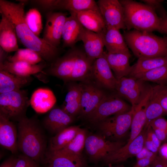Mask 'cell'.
I'll return each mask as SVG.
<instances>
[{"label": "cell", "instance_id": "6da1fadb", "mask_svg": "<svg viewBox=\"0 0 167 167\" xmlns=\"http://www.w3.org/2000/svg\"><path fill=\"white\" fill-rule=\"evenodd\" d=\"M16 3L0 0V13L12 23L17 37L26 48L37 53L48 64L58 58L59 50L35 35L27 25L25 20L24 7L28 0H19Z\"/></svg>", "mask_w": 167, "mask_h": 167}, {"label": "cell", "instance_id": "7a4b0ae2", "mask_svg": "<svg viewBox=\"0 0 167 167\" xmlns=\"http://www.w3.org/2000/svg\"><path fill=\"white\" fill-rule=\"evenodd\" d=\"M18 124L17 145L23 155L36 161L46 154L45 136L38 120L26 116L20 119Z\"/></svg>", "mask_w": 167, "mask_h": 167}, {"label": "cell", "instance_id": "3957f363", "mask_svg": "<svg viewBox=\"0 0 167 167\" xmlns=\"http://www.w3.org/2000/svg\"><path fill=\"white\" fill-rule=\"evenodd\" d=\"M119 1L124 9L126 29L150 32H159L161 18L154 9L145 4L132 0Z\"/></svg>", "mask_w": 167, "mask_h": 167}, {"label": "cell", "instance_id": "277c9868", "mask_svg": "<svg viewBox=\"0 0 167 167\" xmlns=\"http://www.w3.org/2000/svg\"><path fill=\"white\" fill-rule=\"evenodd\" d=\"M123 36L127 46L138 58L167 56V43L164 37L135 30L124 32Z\"/></svg>", "mask_w": 167, "mask_h": 167}, {"label": "cell", "instance_id": "5b68a950", "mask_svg": "<svg viewBox=\"0 0 167 167\" xmlns=\"http://www.w3.org/2000/svg\"><path fill=\"white\" fill-rule=\"evenodd\" d=\"M30 101L24 90L0 94V114L10 120L18 121L26 116Z\"/></svg>", "mask_w": 167, "mask_h": 167}, {"label": "cell", "instance_id": "8992f818", "mask_svg": "<svg viewBox=\"0 0 167 167\" xmlns=\"http://www.w3.org/2000/svg\"><path fill=\"white\" fill-rule=\"evenodd\" d=\"M134 108L126 112L109 117L97 124L105 137L118 140L123 138L130 129Z\"/></svg>", "mask_w": 167, "mask_h": 167}, {"label": "cell", "instance_id": "52a82bcc", "mask_svg": "<svg viewBox=\"0 0 167 167\" xmlns=\"http://www.w3.org/2000/svg\"><path fill=\"white\" fill-rule=\"evenodd\" d=\"M132 108L117 94L107 95L88 117L90 122L97 124L111 115L124 113Z\"/></svg>", "mask_w": 167, "mask_h": 167}, {"label": "cell", "instance_id": "ba28073f", "mask_svg": "<svg viewBox=\"0 0 167 167\" xmlns=\"http://www.w3.org/2000/svg\"><path fill=\"white\" fill-rule=\"evenodd\" d=\"M125 144L120 141L107 140L101 135H92L87 136L84 148L91 159L98 161L103 160Z\"/></svg>", "mask_w": 167, "mask_h": 167}, {"label": "cell", "instance_id": "9c48e42d", "mask_svg": "<svg viewBox=\"0 0 167 167\" xmlns=\"http://www.w3.org/2000/svg\"><path fill=\"white\" fill-rule=\"evenodd\" d=\"M97 3L106 27L126 29L124 9L119 0H99Z\"/></svg>", "mask_w": 167, "mask_h": 167}, {"label": "cell", "instance_id": "30bf717a", "mask_svg": "<svg viewBox=\"0 0 167 167\" xmlns=\"http://www.w3.org/2000/svg\"><path fill=\"white\" fill-rule=\"evenodd\" d=\"M144 82L134 77H123L117 79L115 90L120 97L128 100L134 108L139 103L147 88Z\"/></svg>", "mask_w": 167, "mask_h": 167}, {"label": "cell", "instance_id": "8fae6325", "mask_svg": "<svg viewBox=\"0 0 167 167\" xmlns=\"http://www.w3.org/2000/svg\"><path fill=\"white\" fill-rule=\"evenodd\" d=\"M88 79L80 84L81 95L79 114L86 118L96 109L107 95L101 88L88 81Z\"/></svg>", "mask_w": 167, "mask_h": 167}, {"label": "cell", "instance_id": "7c38bea8", "mask_svg": "<svg viewBox=\"0 0 167 167\" xmlns=\"http://www.w3.org/2000/svg\"><path fill=\"white\" fill-rule=\"evenodd\" d=\"M67 13L47 12L43 39L48 43L57 47L60 44L65 23L68 17Z\"/></svg>", "mask_w": 167, "mask_h": 167}, {"label": "cell", "instance_id": "4fadbf2b", "mask_svg": "<svg viewBox=\"0 0 167 167\" xmlns=\"http://www.w3.org/2000/svg\"><path fill=\"white\" fill-rule=\"evenodd\" d=\"M79 49L71 48L62 57L58 58L43 71L45 74L69 81Z\"/></svg>", "mask_w": 167, "mask_h": 167}, {"label": "cell", "instance_id": "5bb4252c", "mask_svg": "<svg viewBox=\"0 0 167 167\" xmlns=\"http://www.w3.org/2000/svg\"><path fill=\"white\" fill-rule=\"evenodd\" d=\"M146 133V130H143L135 139L129 143H126L103 161L108 165H112L124 162L131 157L136 156L144 146Z\"/></svg>", "mask_w": 167, "mask_h": 167}, {"label": "cell", "instance_id": "9a60e30c", "mask_svg": "<svg viewBox=\"0 0 167 167\" xmlns=\"http://www.w3.org/2000/svg\"><path fill=\"white\" fill-rule=\"evenodd\" d=\"M107 60L105 52L92 64V75L101 86L107 89L115 90L117 79L113 75Z\"/></svg>", "mask_w": 167, "mask_h": 167}, {"label": "cell", "instance_id": "2e32d148", "mask_svg": "<svg viewBox=\"0 0 167 167\" xmlns=\"http://www.w3.org/2000/svg\"><path fill=\"white\" fill-rule=\"evenodd\" d=\"M104 33H96L84 27L80 36V41L83 44L85 54L91 60L94 61L104 54Z\"/></svg>", "mask_w": 167, "mask_h": 167}, {"label": "cell", "instance_id": "e0dca14e", "mask_svg": "<svg viewBox=\"0 0 167 167\" xmlns=\"http://www.w3.org/2000/svg\"><path fill=\"white\" fill-rule=\"evenodd\" d=\"M74 118L62 108L53 107L45 117L43 123L48 131L56 135L69 126Z\"/></svg>", "mask_w": 167, "mask_h": 167}, {"label": "cell", "instance_id": "ac0fdd59", "mask_svg": "<svg viewBox=\"0 0 167 167\" xmlns=\"http://www.w3.org/2000/svg\"><path fill=\"white\" fill-rule=\"evenodd\" d=\"M151 91L148 89L145 92L139 103L134 108V111L130 127V137L127 143H129L137 138L145 126L146 118L145 109Z\"/></svg>", "mask_w": 167, "mask_h": 167}, {"label": "cell", "instance_id": "d6986e66", "mask_svg": "<svg viewBox=\"0 0 167 167\" xmlns=\"http://www.w3.org/2000/svg\"><path fill=\"white\" fill-rule=\"evenodd\" d=\"M18 132L15 126L10 119L0 114V145L12 153L18 151Z\"/></svg>", "mask_w": 167, "mask_h": 167}, {"label": "cell", "instance_id": "ffe728a7", "mask_svg": "<svg viewBox=\"0 0 167 167\" xmlns=\"http://www.w3.org/2000/svg\"><path fill=\"white\" fill-rule=\"evenodd\" d=\"M48 65L45 61L33 65L24 62H11L6 60L0 64V70H5L20 76L28 77L40 72H43Z\"/></svg>", "mask_w": 167, "mask_h": 167}, {"label": "cell", "instance_id": "44dd1931", "mask_svg": "<svg viewBox=\"0 0 167 167\" xmlns=\"http://www.w3.org/2000/svg\"><path fill=\"white\" fill-rule=\"evenodd\" d=\"M1 14L0 47L7 53L15 52L19 48L15 30L10 20L4 15Z\"/></svg>", "mask_w": 167, "mask_h": 167}, {"label": "cell", "instance_id": "7402d4cb", "mask_svg": "<svg viewBox=\"0 0 167 167\" xmlns=\"http://www.w3.org/2000/svg\"><path fill=\"white\" fill-rule=\"evenodd\" d=\"M70 14L65 23L62 39L64 47L72 48L78 41H80L84 27L79 21L75 14Z\"/></svg>", "mask_w": 167, "mask_h": 167}, {"label": "cell", "instance_id": "603a6c76", "mask_svg": "<svg viewBox=\"0 0 167 167\" xmlns=\"http://www.w3.org/2000/svg\"><path fill=\"white\" fill-rule=\"evenodd\" d=\"M30 101V105L36 112L43 113L53 107L56 99L51 90L47 88H40L34 91Z\"/></svg>", "mask_w": 167, "mask_h": 167}, {"label": "cell", "instance_id": "cb8c5ba5", "mask_svg": "<svg viewBox=\"0 0 167 167\" xmlns=\"http://www.w3.org/2000/svg\"><path fill=\"white\" fill-rule=\"evenodd\" d=\"M107 60L117 79L129 75L131 66L130 65L129 59L130 53H113L105 52Z\"/></svg>", "mask_w": 167, "mask_h": 167}, {"label": "cell", "instance_id": "d4e9b609", "mask_svg": "<svg viewBox=\"0 0 167 167\" xmlns=\"http://www.w3.org/2000/svg\"><path fill=\"white\" fill-rule=\"evenodd\" d=\"M106 27L103 38L104 45L107 52L113 53H130L119 30L113 27Z\"/></svg>", "mask_w": 167, "mask_h": 167}, {"label": "cell", "instance_id": "484cf974", "mask_svg": "<svg viewBox=\"0 0 167 167\" xmlns=\"http://www.w3.org/2000/svg\"><path fill=\"white\" fill-rule=\"evenodd\" d=\"M73 14L85 29L96 33L105 32L106 27L100 12L89 10Z\"/></svg>", "mask_w": 167, "mask_h": 167}, {"label": "cell", "instance_id": "4316f807", "mask_svg": "<svg viewBox=\"0 0 167 167\" xmlns=\"http://www.w3.org/2000/svg\"><path fill=\"white\" fill-rule=\"evenodd\" d=\"M45 155L50 167H86L82 155H68L56 151H49Z\"/></svg>", "mask_w": 167, "mask_h": 167}, {"label": "cell", "instance_id": "83f0119b", "mask_svg": "<svg viewBox=\"0 0 167 167\" xmlns=\"http://www.w3.org/2000/svg\"><path fill=\"white\" fill-rule=\"evenodd\" d=\"M81 95V88L80 84L70 82L68 85L65 103L62 109L74 117L79 114Z\"/></svg>", "mask_w": 167, "mask_h": 167}, {"label": "cell", "instance_id": "f1b7e54d", "mask_svg": "<svg viewBox=\"0 0 167 167\" xmlns=\"http://www.w3.org/2000/svg\"><path fill=\"white\" fill-rule=\"evenodd\" d=\"M93 61L90 59L84 52L79 49L69 81H84L92 75Z\"/></svg>", "mask_w": 167, "mask_h": 167}, {"label": "cell", "instance_id": "f546056e", "mask_svg": "<svg viewBox=\"0 0 167 167\" xmlns=\"http://www.w3.org/2000/svg\"><path fill=\"white\" fill-rule=\"evenodd\" d=\"M31 76H20L0 70V94L19 90L32 81Z\"/></svg>", "mask_w": 167, "mask_h": 167}, {"label": "cell", "instance_id": "4dcf8cb0", "mask_svg": "<svg viewBox=\"0 0 167 167\" xmlns=\"http://www.w3.org/2000/svg\"><path fill=\"white\" fill-rule=\"evenodd\" d=\"M167 64V56L138 58L137 62L131 66L128 77L135 78L139 75Z\"/></svg>", "mask_w": 167, "mask_h": 167}, {"label": "cell", "instance_id": "1f68e13d", "mask_svg": "<svg viewBox=\"0 0 167 167\" xmlns=\"http://www.w3.org/2000/svg\"><path fill=\"white\" fill-rule=\"evenodd\" d=\"M59 9L67 10L70 14L89 10L100 13L97 2L93 0H57L56 10Z\"/></svg>", "mask_w": 167, "mask_h": 167}, {"label": "cell", "instance_id": "d6a6232c", "mask_svg": "<svg viewBox=\"0 0 167 167\" xmlns=\"http://www.w3.org/2000/svg\"><path fill=\"white\" fill-rule=\"evenodd\" d=\"M80 128L79 126H69L51 138L49 141V151L61 150L67 145L75 138Z\"/></svg>", "mask_w": 167, "mask_h": 167}, {"label": "cell", "instance_id": "836d02e7", "mask_svg": "<svg viewBox=\"0 0 167 167\" xmlns=\"http://www.w3.org/2000/svg\"><path fill=\"white\" fill-rule=\"evenodd\" d=\"M165 113L159 101L157 86L152 87L150 95L145 109L146 123L145 127H147L151 121L162 117Z\"/></svg>", "mask_w": 167, "mask_h": 167}, {"label": "cell", "instance_id": "e575fe53", "mask_svg": "<svg viewBox=\"0 0 167 167\" xmlns=\"http://www.w3.org/2000/svg\"><path fill=\"white\" fill-rule=\"evenodd\" d=\"M86 134V131L80 128L71 142L62 149L56 151L66 155L81 156L85 147Z\"/></svg>", "mask_w": 167, "mask_h": 167}, {"label": "cell", "instance_id": "d590c367", "mask_svg": "<svg viewBox=\"0 0 167 167\" xmlns=\"http://www.w3.org/2000/svg\"><path fill=\"white\" fill-rule=\"evenodd\" d=\"M135 78L144 82L150 81L158 85H166L167 64L139 75Z\"/></svg>", "mask_w": 167, "mask_h": 167}, {"label": "cell", "instance_id": "8d00e7d4", "mask_svg": "<svg viewBox=\"0 0 167 167\" xmlns=\"http://www.w3.org/2000/svg\"><path fill=\"white\" fill-rule=\"evenodd\" d=\"M7 60L11 62L21 61L33 65L45 61L37 53L27 48L19 49L13 56L7 57Z\"/></svg>", "mask_w": 167, "mask_h": 167}, {"label": "cell", "instance_id": "74e56055", "mask_svg": "<svg viewBox=\"0 0 167 167\" xmlns=\"http://www.w3.org/2000/svg\"><path fill=\"white\" fill-rule=\"evenodd\" d=\"M26 22L32 31L38 36L42 28L41 15L36 8H32L25 15Z\"/></svg>", "mask_w": 167, "mask_h": 167}, {"label": "cell", "instance_id": "f35d334b", "mask_svg": "<svg viewBox=\"0 0 167 167\" xmlns=\"http://www.w3.org/2000/svg\"><path fill=\"white\" fill-rule=\"evenodd\" d=\"M14 167H38L37 162L23 155L15 158Z\"/></svg>", "mask_w": 167, "mask_h": 167}, {"label": "cell", "instance_id": "ab89813d", "mask_svg": "<svg viewBox=\"0 0 167 167\" xmlns=\"http://www.w3.org/2000/svg\"><path fill=\"white\" fill-rule=\"evenodd\" d=\"M160 103L165 113H167V85H157Z\"/></svg>", "mask_w": 167, "mask_h": 167}, {"label": "cell", "instance_id": "60d3db41", "mask_svg": "<svg viewBox=\"0 0 167 167\" xmlns=\"http://www.w3.org/2000/svg\"><path fill=\"white\" fill-rule=\"evenodd\" d=\"M148 125L152 127H155L167 131V120L162 116L152 121Z\"/></svg>", "mask_w": 167, "mask_h": 167}, {"label": "cell", "instance_id": "b9f144b4", "mask_svg": "<svg viewBox=\"0 0 167 167\" xmlns=\"http://www.w3.org/2000/svg\"><path fill=\"white\" fill-rule=\"evenodd\" d=\"M157 154L153 153L149 151L145 147L139 152L136 156L137 160L146 157H156Z\"/></svg>", "mask_w": 167, "mask_h": 167}, {"label": "cell", "instance_id": "7bdbcfd3", "mask_svg": "<svg viewBox=\"0 0 167 167\" xmlns=\"http://www.w3.org/2000/svg\"><path fill=\"white\" fill-rule=\"evenodd\" d=\"M156 157V158L146 157L137 160V163L134 166L136 167H147L150 166Z\"/></svg>", "mask_w": 167, "mask_h": 167}, {"label": "cell", "instance_id": "ee69618b", "mask_svg": "<svg viewBox=\"0 0 167 167\" xmlns=\"http://www.w3.org/2000/svg\"><path fill=\"white\" fill-rule=\"evenodd\" d=\"M151 127L161 143L166 141L167 140V131L155 127Z\"/></svg>", "mask_w": 167, "mask_h": 167}, {"label": "cell", "instance_id": "f6af8a7d", "mask_svg": "<svg viewBox=\"0 0 167 167\" xmlns=\"http://www.w3.org/2000/svg\"><path fill=\"white\" fill-rule=\"evenodd\" d=\"M144 147L151 152L156 154H158V153L159 149L156 147L153 142L146 135L144 141Z\"/></svg>", "mask_w": 167, "mask_h": 167}, {"label": "cell", "instance_id": "bcb514c9", "mask_svg": "<svg viewBox=\"0 0 167 167\" xmlns=\"http://www.w3.org/2000/svg\"><path fill=\"white\" fill-rule=\"evenodd\" d=\"M160 18L161 22L159 32L167 35V15L165 14Z\"/></svg>", "mask_w": 167, "mask_h": 167}, {"label": "cell", "instance_id": "7dc6e473", "mask_svg": "<svg viewBox=\"0 0 167 167\" xmlns=\"http://www.w3.org/2000/svg\"><path fill=\"white\" fill-rule=\"evenodd\" d=\"M150 166L151 167H167V161L157 156Z\"/></svg>", "mask_w": 167, "mask_h": 167}, {"label": "cell", "instance_id": "c3c4849f", "mask_svg": "<svg viewBox=\"0 0 167 167\" xmlns=\"http://www.w3.org/2000/svg\"><path fill=\"white\" fill-rule=\"evenodd\" d=\"M141 1L155 10V9L159 7L163 2V0H143Z\"/></svg>", "mask_w": 167, "mask_h": 167}, {"label": "cell", "instance_id": "681fc988", "mask_svg": "<svg viewBox=\"0 0 167 167\" xmlns=\"http://www.w3.org/2000/svg\"><path fill=\"white\" fill-rule=\"evenodd\" d=\"M158 153L160 157L167 161V142L164 143L161 146Z\"/></svg>", "mask_w": 167, "mask_h": 167}, {"label": "cell", "instance_id": "f907efd6", "mask_svg": "<svg viewBox=\"0 0 167 167\" xmlns=\"http://www.w3.org/2000/svg\"><path fill=\"white\" fill-rule=\"evenodd\" d=\"M15 158L11 157L4 161L0 167H14Z\"/></svg>", "mask_w": 167, "mask_h": 167}, {"label": "cell", "instance_id": "816d5d0a", "mask_svg": "<svg viewBox=\"0 0 167 167\" xmlns=\"http://www.w3.org/2000/svg\"><path fill=\"white\" fill-rule=\"evenodd\" d=\"M109 167H114L113 166H112V165L111 164H109ZM125 167L123 166H119V167Z\"/></svg>", "mask_w": 167, "mask_h": 167}, {"label": "cell", "instance_id": "f5cc1de1", "mask_svg": "<svg viewBox=\"0 0 167 167\" xmlns=\"http://www.w3.org/2000/svg\"><path fill=\"white\" fill-rule=\"evenodd\" d=\"M164 38H165L166 41L167 43V36H165V37Z\"/></svg>", "mask_w": 167, "mask_h": 167}, {"label": "cell", "instance_id": "db71d44e", "mask_svg": "<svg viewBox=\"0 0 167 167\" xmlns=\"http://www.w3.org/2000/svg\"><path fill=\"white\" fill-rule=\"evenodd\" d=\"M147 167H151L150 166H148Z\"/></svg>", "mask_w": 167, "mask_h": 167}, {"label": "cell", "instance_id": "11a10c76", "mask_svg": "<svg viewBox=\"0 0 167 167\" xmlns=\"http://www.w3.org/2000/svg\"><path fill=\"white\" fill-rule=\"evenodd\" d=\"M133 167H136L135 166H133Z\"/></svg>", "mask_w": 167, "mask_h": 167}, {"label": "cell", "instance_id": "9f6ffc18", "mask_svg": "<svg viewBox=\"0 0 167 167\" xmlns=\"http://www.w3.org/2000/svg\"><path fill=\"white\" fill-rule=\"evenodd\" d=\"M48 167H50L49 166Z\"/></svg>", "mask_w": 167, "mask_h": 167}]
</instances>
